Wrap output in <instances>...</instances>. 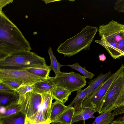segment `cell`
Instances as JSON below:
<instances>
[{
	"label": "cell",
	"instance_id": "obj_1",
	"mask_svg": "<svg viewBox=\"0 0 124 124\" xmlns=\"http://www.w3.org/2000/svg\"><path fill=\"white\" fill-rule=\"evenodd\" d=\"M31 49L30 44L21 31L0 10V60L15 53Z\"/></svg>",
	"mask_w": 124,
	"mask_h": 124
},
{
	"label": "cell",
	"instance_id": "obj_2",
	"mask_svg": "<svg viewBox=\"0 0 124 124\" xmlns=\"http://www.w3.org/2000/svg\"><path fill=\"white\" fill-rule=\"evenodd\" d=\"M100 40L94 41L103 46L115 59L124 54V24L112 20L98 29Z\"/></svg>",
	"mask_w": 124,
	"mask_h": 124
},
{
	"label": "cell",
	"instance_id": "obj_3",
	"mask_svg": "<svg viewBox=\"0 0 124 124\" xmlns=\"http://www.w3.org/2000/svg\"><path fill=\"white\" fill-rule=\"evenodd\" d=\"M98 30L96 27L86 26L77 35L61 44L57 49V51L65 56L70 57L83 50L89 49Z\"/></svg>",
	"mask_w": 124,
	"mask_h": 124
},
{
	"label": "cell",
	"instance_id": "obj_4",
	"mask_svg": "<svg viewBox=\"0 0 124 124\" xmlns=\"http://www.w3.org/2000/svg\"><path fill=\"white\" fill-rule=\"evenodd\" d=\"M47 66L44 58L31 51L16 53L0 60V69H1L23 70Z\"/></svg>",
	"mask_w": 124,
	"mask_h": 124
},
{
	"label": "cell",
	"instance_id": "obj_5",
	"mask_svg": "<svg viewBox=\"0 0 124 124\" xmlns=\"http://www.w3.org/2000/svg\"><path fill=\"white\" fill-rule=\"evenodd\" d=\"M123 70L112 84L102 106L99 114L114 110L124 105V74Z\"/></svg>",
	"mask_w": 124,
	"mask_h": 124
},
{
	"label": "cell",
	"instance_id": "obj_6",
	"mask_svg": "<svg viewBox=\"0 0 124 124\" xmlns=\"http://www.w3.org/2000/svg\"><path fill=\"white\" fill-rule=\"evenodd\" d=\"M124 68V64H122L118 70L110 76L97 91L85 100L82 104L83 108H90L99 113L112 84L123 70Z\"/></svg>",
	"mask_w": 124,
	"mask_h": 124
},
{
	"label": "cell",
	"instance_id": "obj_7",
	"mask_svg": "<svg viewBox=\"0 0 124 124\" xmlns=\"http://www.w3.org/2000/svg\"><path fill=\"white\" fill-rule=\"evenodd\" d=\"M51 79L55 86L65 89L71 93L81 89L86 85V78L79 74L73 72L61 71Z\"/></svg>",
	"mask_w": 124,
	"mask_h": 124
},
{
	"label": "cell",
	"instance_id": "obj_8",
	"mask_svg": "<svg viewBox=\"0 0 124 124\" xmlns=\"http://www.w3.org/2000/svg\"><path fill=\"white\" fill-rule=\"evenodd\" d=\"M42 96L32 91L20 95L18 103L21 105V111L26 118L34 116L42 107Z\"/></svg>",
	"mask_w": 124,
	"mask_h": 124
},
{
	"label": "cell",
	"instance_id": "obj_9",
	"mask_svg": "<svg viewBox=\"0 0 124 124\" xmlns=\"http://www.w3.org/2000/svg\"><path fill=\"white\" fill-rule=\"evenodd\" d=\"M0 78H10L18 80L26 85H33L45 78L35 75L25 70L0 69Z\"/></svg>",
	"mask_w": 124,
	"mask_h": 124
},
{
	"label": "cell",
	"instance_id": "obj_10",
	"mask_svg": "<svg viewBox=\"0 0 124 124\" xmlns=\"http://www.w3.org/2000/svg\"><path fill=\"white\" fill-rule=\"evenodd\" d=\"M55 86L49 76L34 84L33 90L37 93L42 94L52 92Z\"/></svg>",
	"mask_w": 124,
	"mask_h": 124
},
{
	"label": "cell",
	"instance_id": "obj_11",
	"mask_svg": "<svg viewBox=\"0 0 124 124\" xmlns=\"http://www.w3.org/2000/svg\"><path fill=\"white\" fill-rule=\"evenodd\" d=\"M19 95L15 91H0V106L6 107L18 102Z\"/></svg>",
	"mask_w": 124,
	"mask_h": 124
},
{
	"label": "cell",
	"instance_id": "obj_12",
	"mask_svg": "<svg viewBox=\"0 0 124 124\" xmlns=\"http://www.w3.org/2000/svg\"><path fill=\"white\" fill-rule=\"evenodd\" d=\"M51 104L50 120L51 123L56 121L60 116L68 108V106L56 100Z\"/></svg>",
	"mask_w": 124,
	"mask_h": 124
},
{
	"label": "cell",
	"instance_id": "obj_13",
	"mask_svg": "<svg viewBox=\"0 0 124 124\" xmlns=\"http://www.w3.org/2000/svg\"><path fill=\"white\" fill-rule=\"evenodd\" d=\"M25 115L21 111L14 114L0 117V124H24Z\"/></svg>",
	"mask_w": 124,
	"mask_h": 124
},
{
	"label": "cell",
	"instance_id": "obj_14",
	"mask_svg": "<svg viewBox=\"0 0 124 124\" xmlns=\"http://www.w3.org/2000/svg\"><path fill=\"white\" fill-rule=\"evenodd\" d=\"M111 72L109 71L105 74L100 73L96 78L91 80L88 83L91 89L92 94L95 93L102 85L104 82L111 75Z\"/></svg>",
	"mask_w": 124,
	"mask_h": 124
},
{
	"label": "cell",
	"instance_id": "obj_15",
	"mask_svg": "<svg viewBox=\"0 0 124 124\" xmlns=\"http://www.w3.org/2000/svg\"><path fill=\"white\" fill-rule=\"evenodd\" d=\"M71 93L67 90L59 86H55L52 92L53 100L59 101L63 103L68 100Z\"/></svg>",
	"mask_w": 124,
	"mask_h": 124
},
{
	"label": "cell",
	"instance_id": "obj_16",
	"mask_svg": "<svg viewBox=\"0 0 124 124\" xmlns=\"http://www.w3.org/2000/svg\"><path fill=\"white\" fill-rule=\"evenodd\" d=\"M21 111V105L18 102L6 107L0 106V117L10 116Z\"/></svg>",
	"mask_w": 124,
	"mask_h": 124
},
{
	"label": "cell",
	"instance_id": "obj_17",
	"mask_svg": "<svg viewBox=\"0 0 124 124\" xmlns=\"http://www.w3.org/2000/svg\"><path fill=\"white\" fill-rule=\"evenodd\" d=\"M96 112L94 110L89 108H83L80 111L74 115L73 118L72 124L78 121L85 120L90 118H94L95 117L94 114Z\"/></svg>",
	"mask_w": 124,
	"mask_h": 124
},
{
	"label": "cell",
	"instance_id": "obj_18",
	"mask_svg": "<svg viewBox=\"0 0 124 124\" xmlns=\"http://www.w3.org/2000/svg\"><path fill=\"white\" fill-rule=\"evenodd\" d=\"M74 115V109L73 107H68L56 121L64 124H72Z\"/></svg>",
	"mask_w": 124,
	"mask_h": 124
},
{
	"label": "cell",
	"instance_id": "obj_19",
	"mask_svg": "<svg viewBox=\"0 0 124 124\" xmlns=\"http://www.w3.org/2000/svg\"><path fill=\"white\" fill-rule=\"evenodd\" d=\"M35 75L45 79L48 78L51 70L49 66L44 67L31 68L24 69Z\"/></svg>",
	"mask_w": 124,
	"mask_h": 124
},
{
	"label": "cell",
	"instance_id": "obj_20",
	"mask_svg": "<svg viewBox=\"0 0 124 124\" xmlns=\"http://www.w3.org/2000/svg\"><path fill=\"white\" fill-rule=\"evenodd\" d=\"M77 95L70 103L67 106L69 107H73L75 103L80 100H83L84 101L90 96L92 93L91 89L88 86L83 90L80 89L77 91Z\"/></svg>",
	"mask_w": 124,
	"mask_h": 124
},
{
	"label": "cell",
	"instance_id": "obj_21",
	"mask_svg": "<svg viewBox=\"0 0 124 124\" xmlns=\"http://www.w3.org/2000/svg\"><path fill=\"white\" fill-rule=\"evenodd\" d=\"M0 83L6 85L16 91L20 87L26 85L21 81L10 78H0Z\"/></svg>",
	"mask_w": 124,
	"mask_h": 124
},
{
	"label": "cell",
	"instance_id": "obj_22",
	"mask_svg": "<svg viewBox=\"0 0 124 124\" xmlns=\"http://www.w3.org/2000/svg\"><path fill=\"white\" fill-rule=\"evenodd\" d=\"M114 116L111 111L102 113L96 117L92 124H109L114 120Z\"/></svg>",
	"mask_w": 124,
	"mask_h": 124
},
{
	"label": "cell",
	"instance_id": "obj_23",
	"mask_svg": "<svg viewBox=\"0 0 124 124\" xmlns=\"http://www.w3.org/2000/svg\"><path fill=\"white\" fill-rule=\"evenodd\" d=\"M48 53L49 55L50 60V64L49 66L51 70H53L56 75L61 72L60 69L62 66L57 61L56 57L54 56L52 48L50 47L48 49Z\"/></svg>",
	"mask_w": 124,
	"mask_h": 124
},
{
	"label": "cell",
	"instance_id": "obj_24",
	"mask_svg": "<svg viewBox=\"0 0 124 124\" xmlns=\"http://www.w3.org/2000/svg\"><path fill=\"white\" fill-rule=\"evenodd\" d=\"M66 66L70 67L78 71L83 75L85 78L89 79L91 80L95 75L93 73L87 70L85 67L83 68L80 66L78 62L72 64L68 65Z\"/></svg>",
	"mask_w": 124,
	"mask_h": 124
},
{
	"label": "cell",
	"instance_id": "obj_25",
	"mask_svg": "<svg viewBox=\"0 0 124 124\" xmlns=\"http://www.w3.org/2000/svg\"><path fill=\"white\" fill-rule=\"evenodd\" d=\"M33 85H28L22 86L16 91L20 95H22L31 92L33 90Z\"/></svg>",
	"mask_w": 124,
	"mask_h": 124
},
{
	"label": "cell",
	"instance_id": "obj_26",
	"mask_svg": "<svg viewBox=\"0 0 124 124\" xmlns=\"http://www.w3.org/2000/svg\"><path fill=\"white\" fill-rule=\"evenodd\" d=\"M114 9L119 13H124V0H118L115 3Z\"/></svg>",
	"mask_w": 124,
	"mask_h": 124
},
{
	"label": "cell",
	"instance_id": "obj_27",
	"mask_svg": "<svg viewBox=\"0 0 124 124\" xmlns=\"http://www.w3.org/2000/svg\"><path fill=\"white\" fill-rule=\"evenodd\" d=\"M114 110L112 114L114 116L124 114V105L116 108Z\"/></svg>",
	"mask_w": 124,
	"mask_h": 124
},
{
	"label": "cell",
	"instance_id": "obj_28",
	"mask_svg": "<svg viewBox=\"0 0 124 124\" xmlns=\"http://www.w3.org/2000/svg\"><path fill=\"white\" fill-rule=\"evenodd\" d=\"M13 91H15L6 85L0 83V91L9 92Z\"/></svg>",
	"mask_w": 124,
	"mask_h": 124
},
{
	"label": "cell",
	"instance_id": "obj_29",
	"mask_svg": "<svg viewBox=\"0 0 124 124\" xmlns=\"http://www.w3.org/2000/svg\"><path fill=\"white\" fill-rule=\"evenodd\" d=\"M11 0H0V10H2V8L7 5L13 1Z\"/></svg>",
	"mask_w": 124,
	"mask_h": 124
},
{
	"label": "cell",
	"instance_id": "obj_30",
	"mask_svg": "<svg viewBox=\"0 0 124 124\" xmlns=\"http://www.w3.org/2000/svg\"><path fill=\"white\" fill-rule=\"evenodd\" d=\"M99 60L101 61H104L105 60L106 57L105 55L103 54H100L99 56Z\"/></svg>",
	"mask_w": 124,
	"mask_h": 124
},
{
	"label": "cell",
	"instance_id": "obj_31",
	"mask_svg": "<svg viewBox=\"0 0 124 124\" xmlns=\"http://www.w3.org/2000/svg\"><path fill=\"white\" fill-rule=\"evenodd\" d=\"M109 124H124V122L121 120H114Z\"/></svg>",
	"mask_w": 124,
	"mask_h": 124
},
{
	"label": "cell",
	"instance_id": "obj_32",
	"mask_svg": "<svg viewBox=\"0 0 124 124\" xmlns=\"http://www.w3.org/2000/svg\"><path fill=\"white\" fill-rule=\"evenodd\" d=\"M117 120H121L124 122V115L122 117L118 118Z\"/></svg>",
	"mask_w": 124,
	"mask_h": 124
},
{
	"label": "cell",
	"instance_id": "obj_33",
	"mask_svg": "<svg viewBox=\"0 0 124 124\" xmlns=\"http://www.w3.org/2000/svg\"><path fill=\"white\" fill-rule=\"evenodd\" d=\"M51 124H64L57 121H55L52 123Z\"/></svg>",
	"mask_w": 124,
	"mask_h": 124
},
{
	"label": "cell",
	"instance_id": "obj_34",
	"mask_svg": "<svg viewBox=\"0 0 124 124\" xmlns=\"http://www.w3.org/2000/svg\"><path fill=\"white\" fill-rule=\"evenodd\" d=\"M123 72V73H124V69Z\"/></svg>",
	"mask_w": 124,
	"mask_h": 124
},
{
	"label": "cell",
	"instance_id": "obj_35",
	"mask_svg": "<svg viewBox=\"0 0 124 124\" xmlns=\"http://www.w3.org/2000/svg\"><path fill=\"white\" fill-rule=\"evenodd\" d=\"M124 56V54L123 55Z\"/></svg>",
	"mask_w": 124,
	"mask_h": 124
}]
</instances>
